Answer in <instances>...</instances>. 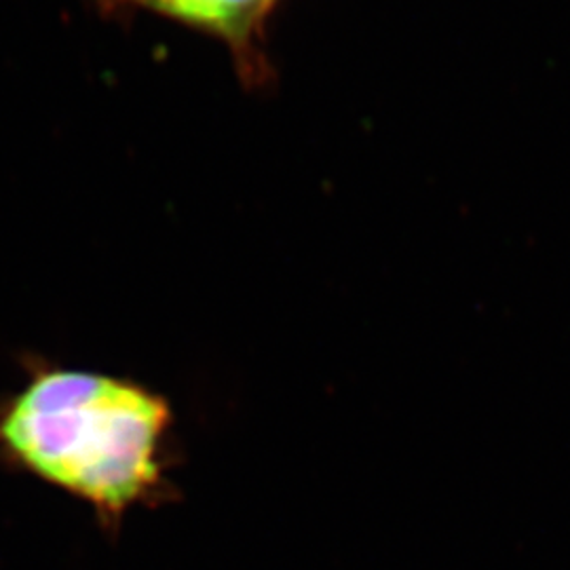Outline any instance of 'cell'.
I'll use <instances>...</instances> for the list:
<instances>
[{
    "mask_svg": "<svg viewBox=\"0 0 570 570\" xmlns=\"http://www.w3.org/2000/svg\"><path fill=\"white\" fill-rule=\"evenodd\" d=\"M174 414L140 381L30 360L0 397V461L85 503L104 530L169 497Z\"/></svg>",
    "mask_w": 570,
    "mask_h": 570,
    "instance_id": "6da1fadb",
    "label": "cell"
},
{
    "mask_svg": "<svg viewBox=\"0 0 570 570\" xmlns=\"http://www.w3.org/2000/svg\"><path fill=\"white\" fill-rule=\"evenodd\" d=\"M249 51L277 0H125Z\"/></svg>",
    "mask_w": 570,
    "mask_h": 570,
    "instance_id": "7a4b0ae2",
    "label": "cell"
}]
</instances>
